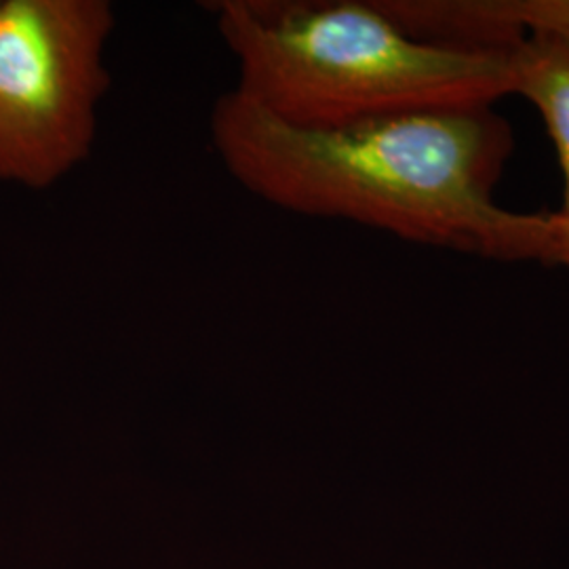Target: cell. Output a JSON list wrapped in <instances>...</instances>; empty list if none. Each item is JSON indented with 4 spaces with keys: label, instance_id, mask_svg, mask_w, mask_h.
Segmentation results:
<instances>
[{
    "label": "cell",
    "instance_id": "obj_1",
    "mask_svg": "<svg viewBox=\"0 0 569 569\" xmlns=\"http://www.w3.org/2000/svg\"><path fill=\"white\" fill-rule=\"evenodd\" d=\"M209 136L234 182L289 213L493 262L557 266L555 213L493 201L512 142L489 108L302 129L228 91L211 108Z\"/></svg>",
    "mask_w": 569,
    "mask_h": 569
},
{
    "label": "cell",
    "instance_id": "obj_2",
    "mask_svg": "<svg viewBox=\"0 0 569 569\" xmlns=\"http://www.w3.org/2000/svg\"><path fill=\"white\" fill-rule=\"evenodd\" d=\"M237 91L302 129L483 110L515 96L512 53L416 41L373 0H220Z\"/></svg>",
    "mask_w": 569,
    "mask_h": 569
},
{
    "label": "cell",
    "instance_id": "obj_3",
    "mask_svg": "<svg viewBox=\"0 0 569 569\" xmlns=\"http://www.w3.org/2000/svg\"><path fill=\"white\" fill-rule=\"evenodd\" d=\"M114 26L108 0H0V182L42 190L91 157Z\"/></svg>",
    "mask_w": 569,
    "mask_h": 569
},
{
    "label": "cell",
    "instance_id": "obj_4",
    "mask_svg": "<svg viewBox=\"0 0 569 569\" xmlns=\"http://www.w3.org/2000/svg\"><path fill=\"white\" fill-rule=\"evenodd\" d=\"M416 41L512 53L545 32H569V0H373Z\"/></svg>",
    "mask_w": 569,
    "mask_h": 569
},
{
    "label": "cell",
    "instance_id": "obj_5",
    "mask_svg": "<svg viewBox=\"0 0 569 569\" xmlns=\"http://www.w3.org/2000/svg\"><path fill=\"white\" fill-rule=\"evenodd\" d=\"M515 96L526 98L542 117L563 171V204L557 220V266L569 270V32L536 34L512 51Z\"/></svg>",
    "mask_w": 569,
    "mask_h": 569
}]
</instances>
